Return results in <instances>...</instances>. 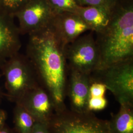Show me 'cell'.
I'll use <instances>...</instances> for the list:
<instances>
[{"label": "cell", "mask_w": 133, "mask_h": 133, "mask_svg": "<svg viewBox=\"0 0 133 133\" xmlns=\"http://www.w3.org/2000/svg\"><path fill=\"white\" fill-rule=\"evenodd\" d=\"M81 6H99L112 9L117 0H77Z\"/></svg>", "instance_id": "16"}, {"label": "cell", "mask_w": 133, "mask_h": 133, "mask_svg": "<svg viewBox=\"0 0 133 133\" xmlns=\"http://www.w3.org/2000/svg\"><path fill=\"white\" fill-rule=\"evenodd\" d=\"M50 133H110L108 121L92 111L78 113L66 109L55 112L49 123Z\"/></svg>", "instance_id": "5"}, {"label": "cell", "mask_w": 133, "mask_h": 133, "mask_svg": "<svg viewBox=\"0 0 133 133\" xmlns=\"http://www.w3.org/2000/svg\"><path fill=\"white\" fill-rule=\"evenodd\" d=\"M113 8L79 5L75 12L80 16L91 31L96 34L101 32L108 24Z\"/></svg>", "instance_id": "12"}, {"label": "cell", "mask_w": 133, "mask_h": 133, "mask_svg": "<svg viewBox=\"0 0 133 133\" xmlns=\"http://www.w3.org/2000/svg\"><path fill=\"white\" fill-rule=\"evenodd\" d=\"M14 122L17 133H31L36 121L22 105L16 103L14 110Z\"/></svg>", "instance_id": "14"}, {"label": "cell", "mask_w": 133, "mask_h": 133, "mask_svg": "<svg viewBox=\"0 0 133 133\" xmlns=\"http://www.w3.org/2000/svg\"><path fill=\"white\" fill-rule=\"evenodd\" d=\"M90 76L92 82L103 83L120 105H133V59L101 68Z\"/></svg>", "instance_id": "3"}, {"label": "cell", "mask_w": 133, "mask_h": 133, "mask_svg": "<svg viewBox=\"0 0 133 133\" xmlns=\"http://www.w3.org/2000/svg\"><path fill=\"white\" fill-rule=\"evenodd\" d=\"M5 77L7 93L16 103L28 91L39 84L28 57L17 53L0 67Z\"/></svg>", "instance_id": "4"}, {"label": "cell", "mask_w": 133, "mask_h": 133, "mask_svg": "<svg viewBox=\"0 0 133 133\" xmlns=\"http://www.w3.org/2000/svg\"><path fill=\"white\" fill-rule=\"evenodd\" d=\"M0 133H14L11 130L5 125L0 129Z\"/></svg>", "instance_id": "22"}, {"label": "cell", "mask_w": 133, "mask_h": 133, "mask_svg": "<svg viewBox=\"0 0 133 133\" xmlns=\"http://www.w3.org/2000/svg\"><path fill=\"white\" fill-rule=\"evenodd\" d=\"M108 105V101L105 98L102 97H90L89 98L87 109L88 111H99L105 109Z\"/></svg>", "instance_id": "17"}, {"label": "cell", "mask_w": 133, "mask_h": 133, "mask_svg": "<svg viewBox=\"0 0 133 133\" xmlns=\"http://www.w3.org/2000/svg\"><path fill=\"white\" fill-rule=\"evenodd\" d=\"M54 14L65 12H75L79 6L77 0H47Z\"/></svg>", "instance_id": "15"}, {"label": "cell", "mask_w": 133, "mask_h": 133, "mask_svg": "<svg viewBox=\"0 0 133 133\" xmlns=\"http://www.w3.org/2000/svg\"><path fill=\"white\" fill-rule=\"evenodd\" d=\"M106 90L107 88L103 83L100 82L92 81L89 89V98L104 97Z\"/></svg>", "instance_id": "18"}, {"label": "cell", "mask_w": 133, "mask_h": 133, "mask_svg": "<svg viewBox=\"0 0 133 133\" xmlns=\"http://www.w3.org/2000/svg\"><path fill=\"white\" fill-rule=\"evenodd\" d=\"M66 45L59 40L50 26L29 36L26 56L32 64L40 85L51 95L55 112L66 109Z\"/></svg>", "instance_id": "1"}, {"label": "cell", "mask_w": 133, "mask_h": 133, "mask_svg": "<svg viewBox=\"0 0 133 133\" xmlns=\"http://www.w3.org/2000/svg\"><path fill=\"white\" fill-rule=\"evenodd\" d=\"M93 33L83 34L66 45L65 56L70 70L91 75L98 69L100 54Z\"/></svg>", "instance_id": "6"}, {"label": "cell", "mask_w": 133, "mask_h": 133, "mask_svg": "<svg viewBox=\"0 0 133 133\" xmlns=\"http://www.w3.org/2000/svg\"><path fill=\"white\" fill-rule=\"evenodd\" d=\"M119 111L110 121V133H133V105H120Z\"/></svg>", "instance_id": "13"}, {"label": "cell", "mask_w": 133, "mask_h": 133, "mask_svg": "<svg viewBox=\"0 0 133 133\" xmlns=\"http://www.w3.org/2000/svg\"><path fill=\"white\" fill-rule=\"evenodd\" d=\"M15 14L21 35L38 33L50 26L54 14L47 0H29Z\"/></svg>", "instance_id": "7"}, {"label": "cell", "mask_w": 133, "mask_h": 133, "mask_svg": "<svg viewBox=\"0 0 133 133\" xmlns=\"http://www.w3.org/2000/svg\"><path fill=\"white\" fill-rule=\"evenodd\" d=\"M31 133H50L49 124L36 122Z\"/></svg>", "instance_id": "20"}, {"label": "cell", "mask_w": 133, "mask_h": 133, "mask_svg": "<svg viewBox=\"0 0 133 133\" xmlns=\"http://www.w3.org/2000/svg\"><path fill=\"white\" fill-rule=\"evenodd\" d=\"M10 15L0 14V67L19 52L21 47L20 33Z\"/></svg>", "instance_id": "10"}, {"label": "cell", "mask_w": 133, "mask_h": 133, "mask_svg": "<svg viewBox=\"0 0 133 133\" xmlns=\"http://www.w3.org/2000/svg\"><path fill=\"white\" fill-rule=\"evenodd\" d=\"M50 26L57 38L65 45L90 31L76 12H65L55 14Z\"/></svg>", "instance_id": "9"}, {"label": "cell", "mask_w": 133, "mask_h": 133, "mask_svg": "<svg viewBox=\"0 0 133 133\" xmlns=\"http://www.w3.org/2000/svg\"><path fill=\"white\" fill-rule=\"evenodd\" d=\"M6 119V114L5 111L0 109V129L5 125V122Z\"/></svg>", "instance_id": "21"}, {"label": "cell", "mask_w": 133, "mask_h": 133, "mask_svg": "<svg viewBox=\"0 0 133 133\" xmlns=\"http://www.w3.org/2000/svg\"><path fill=\"white\" fill-rule=\"evenodd\" d=\"M16 103L22 105L36 122L49 124L55 113L51 95L40 84L28 91Z\"/></svg>", "instance_id": "8"}, {"label": "cell", "mask_w": 133, "mask_h": 133, "mask_svg": "<svg viewBox=\"0 0 133 133\" xmlns=\"http://www.w3.org/2000/svg\"><path fill=\"white\" fill-rule=\"evenodd\" d=\"M95 40L100 54L98 70L133 59V5L131 1L120 3L117 0L108 24L96 33Z\"/></svg>", "instance_id": "2"}, {"label": "cell", "mask_w": 133, "mask_h": 133, "mask_svg": "<svg viewBox=\"0 0 133 133\" xmlns=\"http://www.w3.org/2000/svg\"><path fill=\"white\" fill-rule=\"evenodd\" d=\"M91 82L90 75L70 70L69 95L71 110L78 113L89 111L87 105Z\"/></svg>", "instance_id": "11"}, {"label": "cell", "mask_w": 133, "mask_h": 133, "mask_svg": "<svg viewBox=\"0 0 133 133\" xmlns=\"http://www.w3.org/2000/svg\"><path fill=\"white\" fill-rule=\"evenodd\" d=\"M29 0H0L3 5L9 10H16Z\"/></svg>", "instance_id": "19"}]
</instances>
